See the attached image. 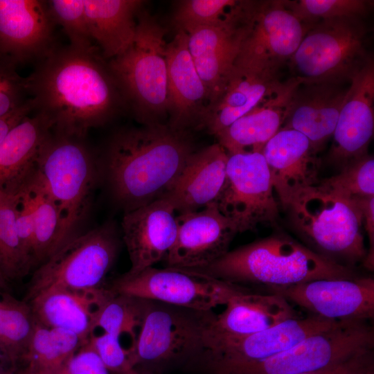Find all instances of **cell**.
I'll return each instance as SVG.
<instances>
[{
    "label": "cell",
    "mask_w": 374,
    "mask_h": 374,
    "mask_svg": "<svg viewBox=\"0 0 374 374\" xmlns=\"http://www.w3.org/2000/svg\"><path fill=\"white\" fill-rule=\"evenodd\" d=\"M85 342L72 332L35 323L17 372L21 374H61Z\"/></svg>",
    "instance_id": "obj_31"
},
{
    "label": "cell",
    "mask_w": 374,
    "mask_h": 374,
    "mask_svg": "<svg viewBox=\"0 0 374 374\" xmlns=\"http://www.w3.org/2000/svg\"><path fill=\"white\" fill-rule=\"evenodd\" d=\"M8 281L4 278L2 274L0 273V290L8 291Z\"/></svg>",
    "instance_id": "obj_48"
},
{
    "label": "cell",
    "mask_w": 374,
    "mask_h": 374,
    "mask_svg": "<svg viewBox=\"0 0 374 374\" xmlns=\"http://www.w3.org/2000/svg\"><path fill=\"white\" fill-rule=\"evenodd\" d=\"M283 1L286 7L299 19L310 24L339 17L365 18L373 7V1L368 0Z\"/></svg>",
    "instance_id": "obj_37"
},
{
    "label": "cell",
    "mask_w": 374,
    "mask_h": 374,
    "mask_svg": "<svg viewBox=\"0 0 374 374\" xmlns=\"http://www.w3.org/2000/svg\"><path fill=\"white\" fill-rule=\"evenodd\" d=\"M61 374H111L89 339L74 354Z\"/></svg>",
    "instance_id": "obj_43"
},
{
    "label": "cell",
    "mask_w": 374,
    "mask_h": 374,
    "mask_svg": "<svg viewBox=\"0 0 374 374\" xmlns=\"http://www.w3.org/2000/svg\"><path fill=\"white\" fill-rule=\"evenodd\" d=\"M229 154L218 143L193 152L164 195L179 213L200 210L214 202L226 178Z\"/></svg>",
    "instance_id": "obj_26"
},
{
    "label": "cell",
    "mask_w": 374,
    "mask_h": 374,
    "mask_svg": "<svg viewBox=\"0 0 374 374\" xmlns=\"http://www.w3.org/2000/svg\"><path fill=\"white\" fill-rule=\"evenodd\" d=\"M26 95L24 78L17 73L16 66L0 59V116L24 104Z\"/></svg>",
    "instance_id": "obj_41"
},
{
    "label": "cell",
    "mask_w": 374,
    "mask_h": 374,
    "mask_svg": "<svg viewBox=\"0 0 374 374\" xmlns=\"http://www.w3.org/2000/svg\"><path fill=\"white\" fill-rule=\"evenodd\" d=\"M346 374H374L373 350Z\"/></svg>",
    "instance_id": "obj_47"
},
{
    "label": "cell",
    "mask_w": 374,
    "mask_h": 374,
    "mask_svg": "<svg viewBox=\"0 0 374 374\" xmlns=\"http://www.w3.org/2000/svg\"><path fill=\"white\" fill-rule=\"evenodd\" d=\"M364 18L346 17L314 23L287 66L301 83L349 84L373 57Z\"/></svg>",
    "instance_id": "obj_4"
},
{
    "label": "cell",
    "mask_w": 374,
    "mask_h": 374,
    "mask_svg": "<svg viewBox=\"0 0 374 374\" xmlns=\"http://www.w3.org/2000/svg\"><path fill=\"white\" fill-rule=\"evenodd\" d=\"M349 85L300 83L282 127L303 134L318 153L332 136Z\"/></svg>",
    "instance_id": "obj_22"
},
{
    "label": "cell",
    "mask_w": 374,
    "mask_h": 374,
    "mask_svg": "<svg viewBox=\"0 0 374 374\" xmlns=\"http://www.w3.org/2000/svg\"><path fill=\"white\" fill-rule=\"evenodd\" d=\"M370 348H374V330L367 321H339L271 357L213 374H301L324 368Z\"/></svg>",
    "instance_id": "obj_11"
},
{
    "label": "cell",
    "mask_w": 374,
    "mask_h": 374,
    "mask_svg": "<svg viewBox=\"0 0 374 374\" xmlns=\"http://www.w3.org/2000/svg\"><path fill=\"white\" fill-rule=\"evenodd\" d=\"M114 293L197 310H212L249 288L215 278L199 271L153 267L125 272L107 284Z\"/></svg>",
    "instance_id": "obj_10"
},
{
    "label": "cell",
    "mask_w": 374,
    "mask_h": 374,
    "mask_svg": "<svg viewBox=\"0 0 374 374\" xmlns=\"http://www.w3.org/2000/svg\"><path fill=\"white\" fill-rule=\"evenodd\" d=\"M286 209L314 252L350 268L364 260L362 213L355 199L316 185L299 194Z\"/></svg>",
    "instance_id": "obj_5"
},
{
    "label": "cell",
    "mask_w": 374,
    "mask_h": 374,
    "mask_svg": "<svg viewBox=\"0 0 374 374\" xmlns=\"http://www.w3.org/2000/svg\"><path fill=\"white\" fill-rule=\"evenodd\" d=\"M317 185L348 199L374 196V159L367 154L341 168V172Z\"/></svg>",
    "instance_id": "obj_36"
},
{
    "label": "cell",
    "mask_w": 374,
    "mask_h": 374,
    "mask_svg": "<svg viewBox=\"0 0 374 374\" xmlns=\"http://www.w3.org/2000/svg\"><path fill=\"white\" fill-rule=\"evenodd\" d=\"M301 83L290 77L271 95L215 136L229 154L260 152L283 127L293 93Z\"/></svg>",
    "instance_id": "obj_25"
},
{
    "label": "cell",
    "mask_w": 374,
    "mask_h": 374,
    "mask_svg": "<svg viewBox=\"0 0 374 374\" xmlns=\"http://www.w3.org/2000/svg\"><path fill=\"white\" fill-rule=\"evenodd\" d=\"M196 271L234 285L270 288L319 279H353L359 276L283 234L272 235L229 251Z\"/></svg>",
    "instance_id": "obj_3"
},
{
    "label": "cell",
    "mask_w": 374,
    "mask_h": 374,
    "mask_svg": "<svg viewBox=\"0 0 374 374\" xmlns=\"http://www.w3.org/2000/svg\"><path fill=\"white\" fill-rule=\"evenodd\" d=\"M374 132L373 57L353 78L339 112L328 160L342 168L368 154Z\"/></svg>",
    "instance_id": "obj_19"
},
{
    "label": "cell",
    "mask_w": 374,
    "mask_h": 374,
    "mask_svg": "<svg viewBox=\"0 0 374 374\" xmlns=\"http://www.w3.org/2000/svg\"><path fill=\"white\" fill-rule=\"evenodd\" d=\"M89 339L111 374H128L134 368L130 359L128 350L125 349L120 341V337L104 332Z\"/></svg>",
    "instance_id": "obj_40"
},
{
    "label": "cell",
    "mask_w": 374,
    "mask_h": 374,
    "mask_svg": "<svg viewBox=\"0 0 374 374\" xmlns=\"http://www.w3.org/2000/svg\"><path fill=\"white\" fill-rule=\"evenodd\" d=\"M312 24L299 19L283 0H248L247 31L235 66L278 73Z\"/></svg>",
    "instance_id": "obj_12"
},
{
    "label": "cell",
    "mask_w": 374,
    "mask_h": 374,
    "mask_svg": "<svg viewBox=\"0 0 374 374\" xmlns=\"http://www.w3.org/2000/svg\"><path fill=\"white\" fill-rule=\"evenodd\" d=\"M373 350V348H366L339 362L324 368L301 374H346L362 362Z\"/></svg>",
    "instance_id": "obj_46"
},
{
    "label": "cell",
    "mask_w": 374,
    "mask_h": 374,
    "mask_svg": "<svg viewBox=\"0 0 374 374\" xmlns=\"http://www.w3.org/2000/svg\"><path fill=\"white\" fill-rule=\"evenodd\" d=\"M278 73L234 66L223 89L202 111L196 124L215 136L276 91Z\"/></svg>",
    "instance_id": "obj_24"
},
{
    "label": "cell",
    "mask_w": 374,
    "mask_h": 374,
    "mask_svg": "<svg viewBox=\"0 0 374 374\" xmlns=\"http://www.w3.org/2000/svg\"><path fill=\"white\" fill-rule=\"evenodd\" d=\"M47 3L55 24L63 28L71 46L82 49L94 48L83 0H50Z\"/></svg>",
    "instance_id": "obj_39"
},
{
    "label": "cell",
    "mask_w": 374,
    "mask_h": 374,
    "mask_svg": "<svg viewBox=\"0 0 374 374\" xmlns=\"http://www.w3.org/2000/svg\"><path fill=\"white\" fill-rule=\"evenodd\" d=\"M18 197L19 192H0V273L8 282L21 279L33 271L17 233Z\"/></svg>",
    "instance_id": "obj_35"
},
{
    "label": "cell",
    "mask_w": 374,
    "mask_h": 374,
    "mask_svg": "<svg viewBox=\"0 0 374 374\" xmlns=\"http://www.w3.org/2000/svg\"><path fill=\"white\" fill-rule=\"evenodd\" d=\"M144 1L139 0H83L91 37L111 60L132 43L139 12Z\"/></svg>",
    "instance_id": "obj_30"
},
{
    "label": "cell",
    "mask_w": 374,
    "mask_h": 374,
    "mask_svg": "<svg viewBox=\"0 0 374 374\" xmlns=\"http://www.w3.org/2000/svg\"><path fill=\"white\" fill-rule=\"evenodd\" d=\"M193 152L186 131L161 123L117 132L104 157L114 198L128 211L163 197Z\"/></svg>",
    "instance_id": "obj_2"
},
{
    "label": "cell",
    "mask_w": 374,
    "mask_h": 374,
    "mask_svg": "<svg viewBox=\"0 0 374 374\" xmlns=\"http://www.w3.org/2000/svg\"><path fill=\"white\" fill-rule=\"evenodd\" d=\"M274 190L286 209L302 191L317 185L320 161L301 133L281 127L262 149Z\"/></svg>",
    "instance_id": "obj_21"
},
{
    "label": "cell",
    "mask_w": 374,
    "mask_h": 374,
    "mask_svg": "<svg viewBox=\"0 0 374 374\" xmlns=\"http://www.w3.org/2000/svg\"><path fill=\"white\" fill-rule=\"evenodd\" d=\"M118 249L113 222L75 235L33 270L23 300L28 303L53 289L89 292L105 287Z\"/></svg>",
    "instance_id": "obj_8"
},
{
    "label": "cell",
    "mask_w": 374,
    "mask_h": 374,
    "mask_svg": "<svg viewBox=\"0 0 374 374\" xmlns=\"http://www.w3.org/2000/svg\"><path fill=\"white\" fill-rule=\"evenodd\" d=\"M0 374H17V373H15L14 370H12L11 371H6V372L1 370V371H0Z\"/></svg>",
    "instance_id": "obj_49"
},
{
    "label": "cell",
    "mask_w": 374,
    "mask_h": 374,
    "mask_svg": "<svg viewBox=\"0 0 374 374\" xmlns=\"http://www.w3.org/2000/svg\"><path fill=\"white\" fill-rule=\"evenodd\" d=\"M267 290L312 315L328 320L368 321L374 317V280L371 277L319 279Z\"/></svg>",
    "instance_id": "obj_16"
},
{
    "label": "cell",
    "mask_w": 374,
    "mask_h": 374,
    "mask_svg": "<svg viewBox=\"0 0 374 374\" xmlns=\"http://www.w3.org/2000/svg\"><path fill=\"white\" fill-rule=\"evenodd\" d=\"M338 321L312 314L290 319L244 337L206 338V350L199 362L210 374L260 362L289 349L308 336L332 327Z\"/></svg>",
    "instance_id": "obj_14"
},
{
    "label": "cell",
    "mask_w": 374,
    "mask_h": 374,
    "mask_svg": "<svg viewBox=\"0 0 374 374\" xmlns=\"http://www.w3.org/2000/svg\"><path fill=\"white\" fill-rule=\"evenodd\" d=\"M247 26V0L237 1L217 23L188 33V49L207 93V104L233 71Z\"/></svg>",
    "instance_id": "obj_15"
},
{
    "label": "cell",
    "mask_w": 374,
    "mask_h": 374,
    "mask_svg": "<svg viewBox=\"0 0 374 374\" xmlns=\"http://www.w3.org/2000/svg\"><path fill=\"white\" fill-rule=\"evenodd\" d=\"M177 234L164 260L166 267L197 270L211 265L229 251L238 233L235 224L224 216L216 203L176 217Z\"/></svg>",
    "instance_id": "obj_17"
},
{
    "label": "cell",
    "mask_w": 374,
    "mask_h": 374,
    "mask_svg": "<svg viewBox=\"0 0 374 374\" xmlns=\"http://www.w3.org/2000/svg\"><path fill=\"white\" fill-rule=\"evenodd\" d=\"M30 193L34 218V269L61 247L62 218L56 204L35 173L26 184Z\"/></svg>",
    "instance_id": "obj_33"
},
{
    "label": "cell",
    "mask_w": 374,
    "mask_h": 374,
    "mask_svg": "<svg viewBox=\"0 0 374 374\" xmlns=\"http://www.w3.org/2000/svg\"><path fill=\"white\" fill-rule=\"evenodd\" d=\"M128 374H143L138 371H136V369H134L133 371H132L130 373Z\"/></svg>",
    "instance_id": "obj_50"
},
{
    "label": "cell",
    "mask_w": 374,
    "mask_h": 374,
    "mask_svg": "<svg viewBox=\"0 0 374 374\" xmlns=\"http://www.w3.org/2000/svg\"><path fill=\"white\" fill-rule=\"evenodd\" d=\"M33 111V102L31 98H28L24 104L17 109L0 116V144L9 132Z\"/></svg>",
    "instance_id": "obj_45"
},
{
    "label": "cell",
    "mask_w": 374,
    "mask_h": 374,
    "mask_svg": "<svg viewBox=\"0 0 374 374\" xmlns=\"http://www.w3.org/2000/svg\"><path fill=\"white\" fill-rule=\"evenodd\" d=\"M235 0H184L177 3L172 23L177 30L186 34L200 27L218 22Z\"/></svg>",
    "instance_id": "obj_38"
},
{
    "label": "cell",
    "mask_w": 374,
    "mask_h": 374,
    "mask_svg": "<svg viewBox=\"0 0 374 374\" xmlns=\"http://www.w3.org/2000/svg\"><path fill=\"white\" fill-rule=\"evenodd\" d=\"M51 133L48 121L37 112L9 132L0 144V192L17 193L34 175L39 153Z\"/></svg>",
    "instance_id": "obj_28"
},
{
    "label": "cell",
    "mask_w": 374,
    "mask_h": 374,
    "mask_svg": "<svg viewBox=\"0 0 374 374\" xmlns=\"http://www.w3.org/2000/svg\"><path fill=\"white\" fill-rule=\"evenodd\" d=\"M269 171L260 152L229 154L226 178L215 202L238 233L273 224L278 216Z\"/></svg>",
    "instance_id": "obj_13"
},
{
    "label": "cell",
    "mask_w": 374,
    "mask_h": 374,
    "mask_svg": "<svg viewBox=\"0 0 374 374\" xmlns=\"http://www.w3.org/2000/svg\"><path fill=\"white\" fill-rule=\"evenodd\" d=\"M26 184L19 191L16 224L21 246L32 265L33 271V208L30 193Z\"/></svg>",
    "instance_id": "obj_42"
},
{
    "label": "cell",
    "mask_w": 374,
    "mask_h": 374,
    "mask_svg": "<svg viewBox=\"0 0 374 374\" xmlns=\"http://www.w3.org/2000/svg\"><path fill=\"white\" fill-rule=\"evenodd\" d=\"M35 326L30 305L0 290V351L14 367L24 357Z\"/></svg>",
    "instance_id": "obj_32"
},
{
    "label": "cell",
    "mask_w": 374,
    "mask_h": 374,
    "mask_svg": "<svg viewBox=\"0 0 374 374\" xmlns=\"http://www.w3.org/2000/svg\"><path fill=\"white\" fill-rule=\"evenodd\" d=\"M355 199L362 213V224L368 235L369 249L363 261L369 270L374 265V196L359 197Z\"/></svg>",
    "instance_id": "obj_44"
},
{
    "label": "cell",
    "mask_w": 374,
    "mask_h": 374,
    "mask_svg": "<svg viewBox=\"0 0 374 374\" xmlns=\"http://www.w3.org/2000/svg\"><path fill=\"white\" fill-rule=\"evenodd\" d=\"M101 288L89 292L49 290L28 303L35 323L72 332L87 341L94 330L93 311Z\"/></svg>",
    "instance_id": "obj_29"
},
{
    "label": "cell",
    "mask_w": 374,
    "mask_h": 374,
    "mask_svg": "<svg viewBox=\"0 0 374 374\" xmlns=\"http://www.w3.org/2000/svg\"><path fill=\"white\" fill-rule=\"evenodd\" d=\"M3 359H4L3 356L2 355V354H1V353L0 351V362L3 361ZM0 371H1V368H0Z\"/></svg>",
    "instance_id": "obj_51"
},
{
    "label": "cell",
    "mask_w": 374,
    "mask_h": 374,
    "mask_svg": "<svg viewBox=\"0 0 374 374\" xmlns=\"http://www.w3.org/2000/svg\"><path fill=\"white\" fill-rule=\"evenodd\" d=\"M17 374H21L20 373L17 372Z\"/></svg>",
    "instance_id": "obj_52"
},
{
    "label": "cell",
    "mask_w": 374,
    "mask_h": 374,
    "mask_svg": "<svg viewBox=\"0 0 374 374\" xmlns=\"http://www.w3.org/2000/svg\"><path fill=\"white\" fill-rule=\"evenodd\" d=\"M55 24L47 1L0 0V59L42 60L55 48Z\"/></svg>",
    "instance_id": "obj_18"
},
{
    "label": "cell",
    "mask_w": 374,
    "mask_h": 374,
    "mask_svg": "<svg viewBox=\"0 0 374 374\" xmlns=\"http://www.w3.org/2000/svg\"><path fill=\"white\" fill-rule=\"evenodd\" d=\"M24 83L34 111L46 118L51 132L80 140L106 123L123 97L96 47H55Z\"/></svg>",
    "instance_id": "obj_1"
},
{
    "label": "cell",
    "mask_w": 374,
    "mask_h": 374,
    "mask_svg": "<svg viewBox=\"0 0 374 374\" xmlns=\"http://www.w3.org/2000/svg\"><path fill=\"white\" fill-rule=\"evenodd\" d=\"M137 19L132 43L108 66L123 98L145 125L159 123L157 118L168 107L166 30L141 10Z\"/></svg>",
    "instance_id": "obj_6"
},
{
    "label": "cell",
    "mask_w": 374,
    "mask_h": 374,
    "mask_svg": "<svg viewBox=\"0 0 374 374\" xmlns=\"http://www.w3.org/2000/svg\"><path fill=\"white\" fill-rule=\"evenodd\" d=\"M93 159L81 140L51 133L37 159L35 175L57 206L62 218L61 247L89 208L96 181Z\"/></svg>",
    "instance_id": "obj_9"
},
{
    "label": "cell",
    "mask_w": 374,
    "mask_h": 374,
    "mask_svg": "<svg viewBox=\"0 0 374 374\" xmlns=\"http://www.w3.org/2000/svg\"><path fill=\"white\" fill-rule=\"evenodd\" d=\"M146 299L112 292L104 287L93 311V327L121 337L124 333L136 338L134 329L140 327Z\"/></svg>",
    "instance_id": "obj_34"
},
{
    "label": "cell",
    "mask_w": 374,
    "mask_h": 374,
    "mask_svg": "<svg viewBox=\"0 0 374 374\" xmlns=\"http://www.w3.org/2000/svg\"><path fill=\"white\" fill-rule=\"evenodd\" d=\"M175 213L166 196L125 211L121 229L131 262L127 272L138 273L165 259L177 238Z\"/></svg>",
    "instance_id": "obj_20"
},
{
    "label": "cell",
    "mask_w": 374,
    "mask_h": 374,
    "mask_svg": "<svg viewBox=\"0 0 374 374\" xmlns=\"http://www.w3.org/2000/svg\"><path fill=\"white\" fill-rule=\"evenodd\" d=\"M215 314L146 299L139 332L127 349L134 368L198 362Z\"/></svg>",
    "instance_id": "obj_7"
},
{
    "label": "cell",
    "mask_w": 374,
    "mask_h": 374,
    "mask_svg": "<svg viewBox=\"0 0 374 374\" xmlns=\"http://www.w3.org/2000/svg\"><path fill=\"white\" fill-rule=\"evenodd\" d=\"M188 35L178 30L166 50L169 126L186 131L197 124L207 102L205 86L188 49Z\"/></svg>",
    "instance_id": "obj_23"
},
{
    "label": "cell",
    "mask_w": 374,
    "mask_h": 374,
    "mask_svg": "<svg viewBox=\"0 0 374 374\" xmlns=\"http://www.w3.org/2000/svg\"><path fill=\"white\" fill-rule=\"evenodd\" d=\"M280 295L251 291L231 297L224 310L215 315L206 338L240 337L270 328L297 317L296 312Z\"/></svg>",
    "instance_id": "obj_27"
}]
</instances>
